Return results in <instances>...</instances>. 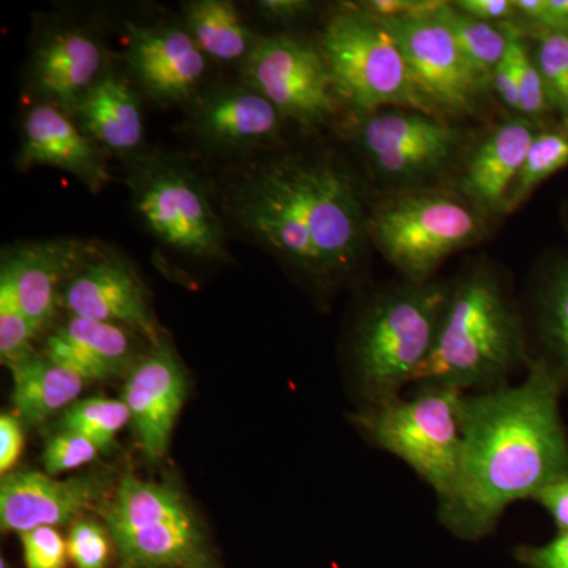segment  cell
I'll return each instance as SVG.
<instances>
[{
    "mask_svg": "<svg viewBox=\"0 0 568 568\" xmlns=\"http://www.w3.org/2000/svg\"><path fill=\"white\" fill-rule=\"evenodd\" d=\"M530 328L541 358L568 390V254H552L538 268L530 291Z\"/></svg>",
    "mask_w": 568,
    "mask_h": 568,
    "instance_id": "obj_24",
    "label": "cell"
},
{
    "mask_svg": "<svg viewBox=\"0 0 568 568\" xmlns=\"http://www.w3.org/2000/svg\"><path fill=\"white\" fill-rule=\"evenodd\" d=\"M567 166L568 134L564 126L562 129H540L508 193L504 213L517 211L541 183Z\"/></svg>",
    "mask_w": 568,
    "mask_h": 568,
    "instance_id": "obj_28",
    "label": "cell"
},
{
    "mask_svg": "<svg viewBox=\"0 0 568 568\" xmlns=\"http://www.w3.org/2000/svg\"><path fill=\"white\" fill-rule=\"evenodd\" d=\"M185 395V372L170 345L155 346L133 366L122 399L145 457L160 459L166 454Z\"/></svg>",
    "mask_w": 568,
    "mask_h": 568,
    "instance_id": "obj_15",
    "label": "cell"
},
{
    "mask_svg": "<svg viewBox=\"0 0 568 568\" xmlns=\"http://www.w3.org/2000/svg\"><path fill=\"white\" fill-rule=\"evenodd\" d=\"M39 335L22 313L13 283L0 272V357L10 366L32 353V339Z\"/></svg>",
    "mask_w": 568,
    "mask_h": 568,
    "instance_id": "obj_30",
    "label": "cell"
},
{
    "mask_svg": "<svg viewBox=\"0 0 568 568\" xmlns=\"http://www.w3.org/2000/svg\"><path fill=\"white\" fill-rule=\"evenodd\" d=\"M100 448L84 436L62 432L52 436L44 446L43 465L50 476H61L80 469L99 458Z\"/></svg>",
    "mask_w": 568,
    "mask_h": 568,
    "instance_id": "obj_33",
    "label": "cell"
},
{
    "mask_svg": "<svg viewBox=\"0 0 568 568\" xmlns=\"http://www.w3.org/2000/svg\"><path fill=\"white\" fill-rule=\"evenodd\" d=\"M0 568H11L10 564L6 559L0 560Z\"/></svg>",
    "mask_w": 568,
    "mask_h": 568,
    "instance_id": "obj_43",
    "label": "cell"
},
{
    "mask_svg": "<svg viewBox=\"0 0 568 568\" xmlns=\"http://www.w3.org/2000/svg\"><path fill=\"white\" fill-rule=\"evenodd\" d=\"M436 17L457 41L463 54L491 80L493 71L497 63L503 61L507 51V33L504 26L469 17L455 9L452 2H447Z\"/></svg>",
    "mask_w": 568,
    "mask_h": 568,
    "instance_id": "obj_27",
    "label": "cell"
},
{
    "mask_svg": "<svg viewBox=\"0 0 568 568\" xmlns=\"http://www.w3.org/2000/svg\"><path fill=\"white\" fill-rule=\"evenodd\" d=\"M536 48L534 58L555 110L568 103V33L532 32Z\"/></svg>",
    "mask_w": 568,
    "mask_h": 568,
    "instance_id": "obj_31",
    "label": "cell"
},
{
    "mask_svg": "<svg viewBox=\"0 0 568 568\" xmlns=\"http://www.w3.org/2000/svg\"><path fill=\"white\" fill-rule=\"evenodd\" d=\"M487 222L457 189L399 190L368 213V241L407 282L426 283L447 257L477 244Z\"/></svg>",
    "mask_w": 568,
    "mask_h": 568,
    "instance_id": "obj_5",
    "label": "cell"
},
{
    "mask_svg": "<svg viewBox=\"0 0 568 568\" xmlns=\"http://www.w3.org/2000/svg\"><path fill=\"white\" fill-rule=\"evenodd\" d=\"M462 398L454 388L413 386V394L358 409L353 422L373 447L405 463L443 503L462 463Z\"/></svg>",
    "mask_w": 568,
    "mask_h": 568,
    "instance_id": "obj_6",
    "label": "cell"
},
{
    "mask_svg": "<svg viewBox=\"0 0 568 568\" xmlns=\"http://www.w3.org/2000/svg\"><path fill=\"white\" fill-rule=\"evenodd\" d=\"M193 133L219 152H241L271 144L284 118L260 92L239 85L209 93L194 106Z\"/></svg>",
    "mask_w": 568,
    "mask_h": 568,
    "instance_id": "obj_19",
    "label": "cell"
},
{
    "mask_svg": "<svg viewBox=\"0 0 568 568\" xmlns=\"http://www.w3.org/2000/svg\"><path fill=\"white\" fill-rule=\"evenodd\" d=\"M233 212L257 242L321 283L353 274L368 242L369 212L357 182L324 156L257 164L239 182Z\"/></svg>",
    "mask_w": 568,
    "mask_h": 568,
    "instance_id": "obj_2",
    "label": "cell"
},
{
    "mask_svg": "<svg viewBox=\"0 0 568 568\" xmlns=\"http://www.w3.org/2000/svg\"><path fill=\"white\" fill-rule=\"evenodd\" d=\"M450 283L405 282L376 291L355 321L351 366L361 409L413 387L435 347Z\"/></svg>",
    "mask_w": 568,
    "mask_h": 568,
    "instance_id": "obj_4",
    "label": "cell"
},
{
    "mask_svg": "<svg viewBox=\"0 0 568 568\" xmlns=\"http://www.w3.org/2000/svg\"><path fill=\"white\" fill-rule=\"evenodd\" d=\"M126 65L153 102H190L203 84L207 61L185 28L129 22Z\"/></svg>",
    "mask_w": 568,
    "mask_h": 568,
    "instance_id": "obj_14",
    "label": "cell"
},
{
    "mask_svg": "<svg viewBox=\"0 0 568 568\" xmlns=\"http://www.w3.org/2000/svg\"><path fill=\"white\" fill-rule=\"evenodd\" d=\"M353 3L358 10L376 20H396V18L435 17L447 2L444 0H364V2Z\"/></svg>",
    "mask_w": 568,
    "mask_h": 568,
    "instance_id": "obj_35",
    "label": "cell"
},
{
    "mask_svg": "<svg viewBox=\"0 0 568 568\" xmlns=\"http://www.w3.org/2000/svg\"><path fill=\"white\" fill-rule=\"evenodd\" d=\"M13 375V406L29 425L48 418L78 402L88 381L55 364L43 353H29L9 366Z\"/></svg>",
    "mask_w": 568,
    "mask_h": 568,
    "instance_id": "obj_25",
    "label": "cell"
},
{
    "mask_svg": "<svg viewBox=\"0 0 568 568\" xmlns=\"http://www.w3.org/2000/svg\"><path fill=\"white\" fill-rule=\"evenodd\" d=\"M17 164L22 171L58 168L74 175L93 194L111 182L103 149L82 132L69 112L48 103L37 104L26 114Z\"/></svg>",
    "mask_w": 568,
    "mask_h": 568,
    "instance_id": "obj_16",
    "label": "cell"
},
{
    "mask_svg": "<svg viewBox=\"0 0 568 568\" xmlns=\"http://www.w3.org/2000/svg\"><path fill=\"white\" fill-rule=\"evenodd\" d=\"M102 491L95 477L59 480L37 470L7 474L0 484V526L24 534L74 521Z\"/></svg>",
    "mask_w": 568,
    "mask_h": 568,
    "instance_id": "obj_18",
    "label": "cell"
},
{
    "mask_svg": "<svg viewBox=\"0 0 568 568\" xmlns=\"http://www.w3.org/2000/svg\"><path fill=\"white\" fill-rule=\"evenodd\" d=\"M26 568H65L69 548L55 528H39L21 534Z\"/></svg>",
    "mask_w": 568,
    "mask_h": 568,
    "instance_id": "obj_34",
    "label": "cell"
},
{
    "mask_svg": "<svg viewBox=\"0 0 568 568\" xmlns=\"http://www.w3.org/2000/svg\"><path fill=\"white\" fill-rule=\"evenodd\" d=\"M102 43L77 28L59 29L41 41L32 59V88L43 103L73 112L104 69Z\"/></svg>",
    "mask_w": 568,
    "mask_h": 568,
    "instance_id": "obj_21",
    "label": "cell"
},
{
    "mask_svg": "<svg viewBox=\"0 0 568 568\" xmlns=\"http://www.w3.org/2000/svg\"><path fill=\"white\" fill-rule=\"evenodd\" d=\"M534 503L547 511L558 530H568V477L538 493Z\"/></svg>",
    "mask_w": 568,
    "mask_h": 568,
    "instance_id": "obj_40",
    "label": "cell"
},
{
    "mask_svg": "<svg viewBox=\"0 0 568 568\" xmlns=\"http://www.w3.org/2000/svg\"><path fill=\"white\" fill-rule=\"evenodd\" d=\"M102 517L119 568H211L203 529L171 485L125 476L104 503Z\"/></svg>",
    "mask_w": 568,
    "mask_h": 568,
    "instance_id": "obj_8",
    "label": "cell"
},
{
    "mask_svg": "<svg viewBox=\"0 0 568 568\" xmlns=\"http://www.w3.org/2000/svg\"><path fill=\"white\" fill-rule=\"evenodd\" d=\"M185 29L205 58L223 63L245 62L257 41L237 7L227 0H196L185 6Z\"/></svg>",
    "mask_w": 568,
    "mask_h": 568,
    "instance_id": "obj_26",
    "label": "cell"
},
{
    "mask_svg": "<svg viewBox=\"0 0 568 568\" xmlns=\"http://www.w3.org/2000/svg\"><path fill=\"white\" fill-rule=\"evenodd\" d=\"M95 244L55 239L21 244L3 254L0 272L10 276L22 313L37 334L54 320L71 274Z\"/></svg>",
    "mask_w": 568,
    "mask_h": 568,
    "instance_id": "obj_17",
    "label": "cell"
},
{
    "mask_svg": "<svg viewBox=\"0 0 568 568\" xmlns=\"http://www.w3.org/2000/svg\"><path fill=\"white\" fill-rule=\"evenodd\" d=\"M564 386L541 358L495 390L463 394L462 463L437 519L465 541L495 532L508 507L534 500L568 477V433L560 416Z\"/></svg>",
    "mask_w": 568,
    "mask_h": 568,
    "instance_id": "obj_1",
    "label": "cell"
},
{
    "mask_svg": "<svg viewBox=\"0 0 568 568\" xmlns=\"http://www.w3.org/2000/svg\"><path fill=\"white\" fill-rule=\"evenodd\" d=\"M256 6L265 20L280 24L301 21L316 9V3L308 0H261Z\"/></svg>",
    "mask_w": 568,
    "mask_h": 568,
    "instance_id": "obj_39",
    "label": "cell"
},
{
    "mask_svg": "<svg viewBox=\"0 0 568 568\" xmlns=\"http://www.w3.org/2000/svg\"><path fill=\"white\" fill-rule=\"evenodd\" d=\"M130 186L134 211L156 241L196 260L226 257L222 220L192 168L155 156L142 164Z\"/></svg>",
    "mask_w": 568,
    "mask_h": 568,
    "instance_id": "obj_10",
    "label": "cell"
},
{
    "mask_svg": "<svg viewBox=\"0 0 568 568\" xmlns=\"http://www.w3.org/2000/svg\"><path fill=\"white\" fill-rule=\"evenodd\" d=\"M452 3L463 13L480 21L493 22V24L515 21L514 18L518 21L515 0H457Z\"/></svg>",
    "mask_w": 568,
    "mask_h": 568,
    "instance_id": "obj_38",
    "label": "cell"
},
{
    "mask_svg": "<svg viewBox=\"0 0 568 568\" xmlns=\"http://www.w3.org/2000/svg\"><path fill=\"white\" fill-rule=\"evenodd\" d=\"M317 48L336 99L362 118L388 108L433 114L410 80L405 55L386 26L354 3H343L332 14Z\"/></svg>",
    "mask_w": 568,
    "mask_h": 568,
    "instance_id": "obj_7",
    "label": "cell"
},
{
    "mask_svg": "<svg viewBox=\"0 0 568 568\" xmlns=\"http://www.w3.org/2000/svg\"><path fill=\"white\" fill-rule=\"evenodd\" d=\"M71 114L103 151L133 153L144 141L140 93L121 74L108 71Z\"/></svg>",
    "mask_w": 568,
    "mask_h": 568,
    "instance_id": "obj_23",
    "label": "cell"
},
{
    "mask_svg": "<svg viewBox=\"0 0 568 568\" xmlns=\"http://www.w3.org/2000/svg\"><path fill=\"white\" fill-rule=\"evenodd\" d=\"M564 224H566L567 233H568V203L566 207H564Z\"/></svg>",
    "mask_w": 568,
    "mask_h": 568,
    "instance_id": "obj_42",
    "label": "cell"
},
{
    "mask_svg": "<svg viewBox=\"0 0 568 568\" xmlns=\"http://www.w3.org/2000/svg\"><path fill=\"white\" fill-rule=\"evenodd\" d=\"M110 532L93 519H77L71 526L67 548L77 568H106L110 560Z\"/></svg>",
    "mask_w": 568,
    "mask_h": 568,
    "instance_id": "obj_32",
    "label": "cell"
},
{
    "mask_svg": "<svg viewBox=\"0 0 568 568\" xmlns=\"http://www.w3.org/2000/svg\"><path fill=\"white\" fill-rule=\"evenodd\" d=\"M62 305L70 316L122 325L162 345L148 291L130 261L97 242L71 274Z\"/></svg>",
    "mask_w": 568,
    "mask_h": 568,
    "instance_id": "obj_13",
    "label": "cell"
},
{
    "mask_svg": "<svg viewBox=\"0 0 568 568\" xmlns=\"http://www.w3.org/2000/svg\"><path fill=\"white\" fill-rule=\"evenodd\" d=\"M560 114H562L564 130H566L568 134V103L562 108V110H560Z\"/></svg>",
    "mask_w": 568,
    "mask_h": 568,
    "instance_id": "obj_41",
    "label": "cell"
},
{
    "mask_svg": "<svg viewBox=\"0 0 568 568\" xmlns=\"http://www.w3.org/2000/svg\"><path fill=\"white\" fill-rule=\"evenodd\" d=\"M538 132L537 122L521 115L495 126L467 153L458 192L487 215L504 213L508 193Z\"/></svg>",
    "mask_w": 568,
    "mask_h": 568,
    "instance_id": "obj_20",
    "label": "cell"
},
{
    "mask_svg": "<svg viewBox=\"0 0 568 568\" xmlns=\"http://www.w3.org/2000/svg\"><path fill=\"white\" fill-rule=\"evenodd\" d=\"M514 555L525 568H568V530L544 545H523Z\"/></svg>",
    "mask_w": 568,
    "mask_h": 568,
    "instance_id": "obj_36",
    "label": "cell"
},
{
    "mask_svg": "<svg viewBox=\"0 0 568 568\" xmlns=\"http://www.w3.org/2000/svg\"><path fill=\"white\" fill-rule=\"evenodd\" d=\"M530 361L525 312L503 276L478 264L450 282L435 347L413 386L495 390L515 383Z\"/></svg>",
    "mask_w": 568,
    "mask_h": 568,
    "instance_id": "obj_3",
    "label": "cell"
},
{
    "mask_svg": "<svg viewBox=\"0 0 568 568\" xmlns=\"http://www.w3.org/2000/svg\"><path fill=\"white\" fill-rule=\"evenodd\" d=\"M244 78L245 84L274 104L284 119L305 129L323 126L338 108L320 48L297 37L257 41L244 62Z\"/></svg>",
    "mask_w": 568,
    "mask_h": 568,
    "instance_id": "obj_12",
    "label": "cell"
},
{
    "mask_svg": "<svg viewBox=\"0 0 568 568\" xmlns=\"http://www.w3.org/2000/svg\"><path fill=\"white\" fill-rule=\"evenodd\" d=\"M24 448V432L20 417L3 413L0 416V474L7 476L17 465Z\"/></svg>",
    "mask_w": 568,
    "mask_h": 568,
    "instance_id": "obj_37",
    "label": "cell"
},
{
    "mask_svg": "<svg viewBox=\"0 0 568 568\" xmlns=\"http://www.w3.org/2000/svg\"><path fill=\"white\" fill-rule=\"evenodd\" d=\"M130 424V410L123 399L93 398L80 399L65 410L62 418L63 432L77 433L106 450L114 443L123 426Z\"/></svg>",
    "mask_w": 568,
    "mask_h": 568,
    "instance_id": "obj_29",
    "label": "cell"
},
{
    "mask_svg": "<svg viewBox=\"0 0 568 568\" xmlns=\"http://www.w3.org/2000/svg\"><path fill=\"white\" fill-rule=\"evenodd\" d=\"M132 332L118 324L69 316L48 336L41 353L85 381L110 379L133 369Z\"/></svg>",
    "mask_w": 568,
    "mask_h": 568,
    "instance_id": "obj_22",
    "label": "cell"
},
{
    "mask_svg": "<svg viewBox=\"0 0 568 568\" xmlns=\"http://www.w3.org/2000/svg\"><path fill=\"white\" fill-rule=\"evenodd\" d=\"M436 14L379 21L398 43L410 80L433 114L439 118L477 114L493 82L463 54Z\"/></svg>",
    "mask_w": 568,
    "mask_h": 568,
    "instance_id": "obj_11",
    "label": "cell"
},
{
    "mask_svg": "<svg viewBox=\"0 0 568 568\" xmlns=\"http://www.w3.org/2000/svg\"><path fill=\"white\" fill-rule=\"evenodd\" d=\"M465 130L429 112L388 108L362 118L355 141L373 173L399 190L426 189L463 159Z\"/></svg>",
    "mask_w": 568,
    "mask_h": 568,
    "instance_id": "obj_9",
    "label": "cell"
}]
</instances>
